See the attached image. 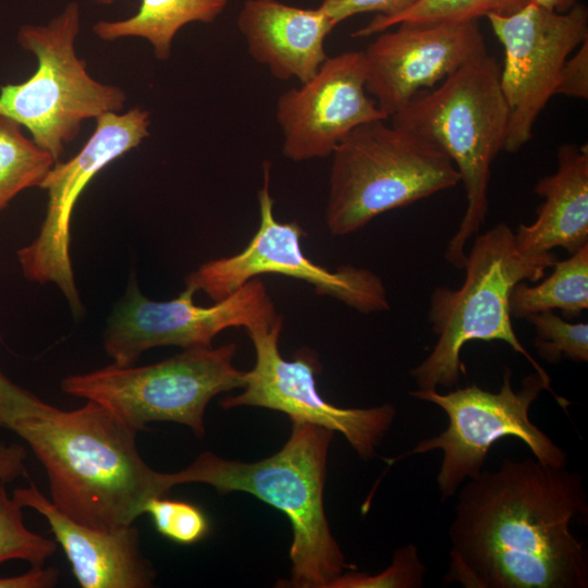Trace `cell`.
Wrapping results in <instances>:
<instances>
[{
    "mask_svg": "<svg viewBox=\"0 0 588 588\" xmlns=\"http://www.w3.org/2000/svg\"><path fill=\"white\" fill-rule=\"evenodd\" d=\"M583 476L536 458H503L462 487L449 528L445 584L464 588H587Z\"/></svg>",
    "mask_w": 588,
    "mask_h": 588,
    "instance_id": "1",
    "label": "cell"
},
{
    "mask_svg": "<svg viewBox=\"0 0 588 588\" xmlns=\"http://www.w3.org/2000/svg\"><path fill=\"white\" fill-rule=\"evenodd\" d=\"M10 430L44 466L52 503L79 524H134L150 499L167 494L162 473L137 450V430L94 401L71 411L41 401Z\"/></svg>",
    "mask_w": 588,
    "mask_h": 588,
    "instance_id": "2",
    "label": "cell"
},
{
    "mask_svg": "<svg viewBox=\"0 0 588 588\" xmlns=\"http://www.w3.org/2000/svg\"><path fill=\"white\" fill-rule=\"evenodd\" d=\"M333 431L292 421V432L280 451L257 462H240L204 452L186 468L162 473L167 492L199 482L219 493H249L287 516L293 530L291 579L296 588H330L347 567L331 534L323 507L327 457Z\"/></svg>",
    "mask_w": 588,
    "mask_h": 588,
    "instance_id": "3",
    "label": "cell"
},
{
    "mask_svg": "<svg viewBox=\"0 0 588 588\" xmlns=\"http://www.w3.org/2000/svg\"><path fill=\"white\" fill-rule=\"evenodd\" d=\"M501 68L487 53L468 62L431 90L417 94L391 124L429 143L455 166L466 192V209L448 243L445 260L464 268L466 246L488 213L491 166L503 150L509 108Z\"/></svg>",
    "mask_w": 588,
    "mask_h": 588,
    "instance_id": "4",
    "label": "cell"
},
{
    "mask_svg": "<svg viewBox=\"0 0 588 588\" xmlns=\"http://www.w3.org/2000/svg\"><path fill=\"white\" fill-rule=\"evenodd\" d=\"M555 261L550 253L527 256L514 232L501 222L477 235L466 254L461 287L437 286L428 318L438 336L429 355L411 370L420 390L456 385L464 372L461 352L471 341H502L523 355L548 383L551 378L518 340L510 313V296L522 281L537 282Z\"/></svg>",
    "mask_w": 588,
    "mask_h": 588,
    "instance_id": "5",
    "label": "cell"
},
{
    "mask_svg": "<svg viewBox=\"0 0 588 588\" xmlns=\"http://www.w3.org/2000/svg\"><path fill=\"white\" fill-rule=\"evenodd\" d=\"M384 121L356 127L331 155L324 217L333 235L358 231L387 211L461 182L446 155Z\"/></svg>",
    "mask_w": 588,
    "mask_h": 588,
    "instance_id": "6",
    "label": "cell"
},
{
    "mask_svg": "<svg viewBox=\"0 0 588 588\" xmlns=\"http://www.w3.org/2000/svg\"><path fill=\"white\" fill-rule=\"evenodd\" d=\"M81 11L76 1L45 25L26 24L17 32L22 49L37 60L34 74L19 84L0 86V114L25 127L56 162L81 133L85 121L121 112L126 91L95 79L76 52Z\"/></svg>",
    "mask_w": 588,
    "mask_h": 588,
    "instance_id": "7",
    "label": "cell"
},
{
    "mask_svg": "<svg viewBox=\"0 0 588 588\" xmlns=\"http://www.w3.org/2000/svg\"><path fill=\"white\" fill-rule=\"evenodd\" d=\"M511 378V369L504 366L498 392L477 384L444 394L437 390L411 391L413 397L439 406L448 415L449 425L438 436L421 440L391 463L408 455L441 450L437 483L442 501L452 498L466 479L482 470L491 446L503 438L519 439L542 464L566 467V452L531 422L529 409L543 390L549 391L563 409L571 403L559 396L537 371L526 375L517 390L513 389Z\"/></svg>",
    "mask_w": 588,
    "mask_h": 588,
    "instance_id": "8",
    "label": "cell"
},
{
    "mask_svg": "<svg viewBox=\"0 0 588 588\" xmlns=\"http://www.w3.org/2000/svg\"><path fill=\"white\" fill-rule=\"evenodd\" d=\"M236 344L189 347L147 366H110L69 376L64 393L94 401L142 430L149 422L172 421L205 434L204 415L216 395L245 384V371L235 368Z\"/></svg>",
    "mask_w": 588,
    "mask_h": 588,
    "instance_id": "9",
    "label": "cell"
},
{
    "mask_svg": "<svg viewBox=\"0 0 588 588\" xmlns=\"http://www.w3.org/2000/svg\"><path fill=\"white\" fill-rule=\"evenodd\" d=\"M270 173V162L266 161L258 192L260 221L253 238L242 252L203 264L186 278V285L218 302L260 274L277 273L305 281L318 294L339 299L359 313L388 310L383 281L371 270L350 265L330 270L304 255L303 228L295 221L280 222L274 218Z\"/></svg>",
    "mask_w": 588,
    "mask_h": 588,
    "instance_id": "10",
    "label": "cell"
},
{
    "mask_svg": "<svg viewBox=\"0 0 588 588\" xmlns=\"http://www.w3.org/2000/svg\"><path fill=\"white\" fill-rule=\"evenodd\" d=\"M486 17L504 50L500 86L509 124L503 150L516 152L531 139L539 114L555 96L566 59L588 39V10L576 3L558 13L530 2L515 13Z\"/></svg>",
    "mask_w": 588,
    "mask_h": 588,
    "instance_id": "11",
    "label": "cell"
},
{
    "mask_svg": "<svg viewBox=\"0 0 588 588\" xmlns=\"http://www.w3.org/2000/svg\"><path fill=\"white\" fill-rule=\"evenodd\" d=\"M195 292L186 285L177 297L157 302L143 296L136 284H132L105 331L103 345L112 364L134 365L145 351L158 346L209 347L213 338L225 329L247 330L271 324L280 317L258 278L208 307L194 303Z\"/></svg>",
    "mask_w": 588,
    "mask_h": 588,
    "instance_id": "12",
    "label": "cell"
},
{
    "mask_svg": "<svg viewBox=\"0 0 588 588\" xmlns=\"http://www.w3.org/2000/svg\"><path fill=\"white\" fill-rule=\"evenodd\" d=\"M149 111L142 107L98 117L83 148L70 160L56 162L40 186L48 193L45 219L37 237L17 250V260L26 279L57 284L76 315L83 306L70 257L75 204L98 172L149 136Z\"/></svg>",
    "mask_w": 588,
    "mask_h": 588,
    "instance_id": "13",
    "label": "cell"
},
{
    "mask_svg": "<svg viewBox=\"0 0 588 588\" xmlns=\"http://www.w3.org/2000/svg\"><path fill=\"white\" fill-rule=\"evenodd\" d=\"M282 327L280 316L271 324L246 330L255 347L256 363L245 371L243 392L224 399L222 407L257 406L282 412L292 421L341 432L363 460L371 458L395 418V407L384 404L342 408L323 400L316 389L315 376L320 370L317 356L302 348L294 359H284L279 351Z\"/></svg>",
    "mask_w": 588,
    "mask_h": 588,
    "instance_id": "14",
    "label": "cell"
},
{
    "mask_svg": "<svg viewBox=\"0 0 588 588\" xmlns=\"http://www.w3.org/2000/svg\"><path fill=\"white\" fill-rule=\"evenodd\" d=\"M363 50L366 89L388 118L487 53L478 21L400 23Z\"/></svg>",
    "mask_w": 588,
    "mask_h": 588,
    "instance_id": "15",
    "label": "cell"
},
{
    "mask_svg": "<svg viewBox=\"0 0 588 588\" xmlns=\"http://www.w3.org/2000/svg\"><path fill=\"white\" fill-rule=\"evenodd\" d=\"M283 155L295 162L331 156L356 127L388 120L366 89L363 51L328 57L317 73L277 101Z\"/></svg>",
    "mask_w": 588,
    "mask_h": 588,
    "instance_id": "16",
    "label": "cell"
},
{
    "mask_svg": "<svg viewBox=\"0 0 588 588\" xmlns=\"http://www.w3.org/2000/svg\"><path fill=\"white\" fill-rule=\"evenodd\" d=\"M12 497L22 507H30L46 518L81 587L148 588L154 585L157 574L142 551L139 531L134 524L112 529L79 524L61 513L34 482L14 489Z\"/></svg>",
    "mask_w": 588,
    "mask_h": 588,
    "instance_id": "17",
    "label": "cell"
},
{
    "mask_svg": "<svg viewBox=\"0 0 588 588\" xmlns=\"http://www.w3.org/2000/svg\"><path fill=\"white\" fill-rule=\"evenodd\" d=\"M247 51L279 79L311 78L328 56L324 41L335 25L319 9L279 0H245L236 20Z\"/></svg>",
    "mask_w": 588,
    "mask_h": 588,
    "instance_id": "18",
    "label": "cell"
},
{
    "mask_svg": "<svg viewBox=\"0 0 588 588\" xmlns=\"http://www.w3.org/2000/svg\"><path fill=\"white\" fill-rule=\"evenodd\" d=\"M556 157L555 172L535 186L543 198L535 221L514 233L517 249L527 256H544L555 247L573 254L588 244V146L562 144Z\"/></svg>",
    "mask_w": 588,
    "mask_h": 588,
    "instance_id": "19",
    "label": "cell"
},
{
    "mask_svg": "<svg viewBox=\"0 0 588 588\" xmlns=\"http://www.w3.org/2000/svg\"><path fill=\"white\" fill-rule=\"evenodd\" d=\"M228 0H140L137 12L124 20H101L93 33L103 41L137 37L147 40L160 61L171 58L177 32L189 23L215 22L224 11Z\"/></svg>",
    "mask_w": 588,
    "mask_h": 588,
    "instance_id": "20",
    "label": "cell"
},
{
    "mask_svg": "<svg viewBox=\"0 0 588 588\" xmlns=\"http://www.w3.org/2000/svg\"><path fill=\"white\" fill-rule=\"evenodd\" d=\"M551 267L552 273L540 283L522 281L514 286L510 296L513 318L560 309L569 319L588 308V244Z\"/></svg>",
    "mask_w": 588,
    "mask_h": 588,
    "instance_id": "21",
    "label": "cell"
},
{
    "mask_svg": "<svg viewBox=\"0 0 588 588\" xmlns=\"http://www.w3.org/2000/svg\"><path fill=\"white\" fill-rule=\"evenodd\" d=\"M54 163L16 121L0 114V211L22 191L40 187Z\"/></svg>",
    "mask_w": 588,
    "mask_h": 588,
    "instance_id": "22",
    "label": "cell"
},
{
    "mask_svg": "<svg viewBox=\"0 0 588 588\" xmlns=\"http://www.w3.org/2000/svg\"><path fill=\"white\" fill-rule=\"evenodd\" d=\"M531 0H418L407 10L393 15H376L368 24L353 33L368 37L405 23L478 21L488 14L507 15L517 12Z\"/></svg>",
    "mask_w": 588,
    "mask_h": 588,
    "instance_id": "23",
    "label": "cell"
},
{
    "mask_svg": "<svg viewBox=\"0 0 588 588\" xmlns=\"http://www.w3.org/2000/svg\"><path fill=\"white\" fill-rule=\"evenodd\" d=\"M22 506L0 485V565L21 560L32 566H44L57 550V542L29 530L23 518Z\"/></svg>",
    "mask_w": 588,
    "mask_h": 588,
    "instance_id": "24",
    "label": "cell"
},
{
    "mask_svg": "<svg viewBox=\"0 0 588 588\" xmlns=\"http://www.w3.org/2000/svg\"><path fill=\"white\" fill-rule=\"evenodd\" d=\"M536 330L534 344L540 358L556 364L562 358L578 363L588 360V324L571 322L554 310H546L526 317Z\"/></svg>",
    "mask_w": 588,
    "mask_h": 588,
    "instance_id": "25",
    "label": "cell"
},
{
    "mask_svg": "<svg viewBox=\"0 0 588 588\" xmlns=\"http://www.w3.org/2000/svg\"><path fill=\"white\" fill-rule=\"evenodd\" d=\"M144 514L150 516L161 536L180 544L196 543L210 530L209 519L198 505L164 495L150 499Z\"/></svg>",
    "mask_w": 588,
    "mask_h": 588,
    "instance_id": "26",
    "label": "cell"
},
{
    "mask_svg": "<svg viewBox=\"0 0 588 588\" xmlns=\"http://www.w3.org/2000/svg\"><path fill=\"white\" fill-rule=\"evenodd\" d=\"M427 567L422 563L418 548L406 544L399 548L391 565L377 575L347 572L339 576L330 588H419L425 583Z\"/></svg>",
    "mask_w": 588,
    "mask_h": 588,
    "instance_id": "27",
    "label": "cell"
},
{
    "mask_svg": "<svg viewBox=\"0 0 588 588\" xmlns=\"http://www.w3.org/2000/svg\"><path fill=\"white\" fill-rule=\"evenodd\" d=\"M418 0H322L319 9L336 26L344 20L360 13L376 12L381 16H393Z\"/></svg>",
    "mask_w": 588,
    "mask_h": 588,
    "instance_id": "28",
    "label": "cell"
},
{
    "mask_svg": "<svg viewBox=\"0 0 588 588\" xmlns=\"http://www.w3.org/2000/svg\"><path fill=\"white\" fill-rule=\"evenodd\" d=\"M555 95L588 99V39L563 64Z\"/></svg>",
    "mask_w": 588,
    "mask_h": 588,
    "instance_id": "29",
    "label": "cell"
},
{
    "mask_svg": "<svg viewBox=\"0 0 588 588\" xmlns=\"http://www.w3.org/2000/svg\"><path fill=\"white\" fill-rule=\"evenodd\" d=\"M41 402L32 392L10 380L0 369V428L11 429L21 416Z\"/></svg>",
    "mask_w": 588,
    "mask_h": 588,
    "instance_id": "30",
    "label": "cell"
},
{
    "mask_svg": "<svg viewBox=\"0 0 588 588\" xmlns=\"http://www.w3.org/2000/svg\"><path fill=\"white\" fill-rule=\"evenodd\" d=\"M27 452L23 445L0 441V482H12L26 476Z\"/></svg>",
    "mask_w": 588,
    "mask_h": 588,
    "instance_id": "31",
    "label": "cell"
},
{
    "mask_svg": "<svg viewBox=\"0 0 588 588\" xmlns=\"http://www.w3.org/2000/svg\"><path fill=\"white\" fill-rule=\"evenodd\" d=\"M59 576L56 567L32 566L26 573L0 577V588H51L58 584Z\"/></svg>",
    "mask_w": 588,
    "mask_h": 588,
    "instance_id": "32",
    "label": "cell"
},
{
    "mask_svg": "<svg viewBox=\"0 0 588 588\" xmlns=\"http://www.w3.org/2000/svg\"><path fill=\"white\" fill-rule=\"evenodd\" d=\"M531 2L547 10L563 13L578 3V0H531Z\"/></svg>",
    "mask_w": 588,
    "mask_h": 588,
    "instance_id": "33",
    "label": "cell"
},
{
    "mask_svg": "<svg viewBox=\"0 0 588 588\" xmlns=\"http://www.w3.org/2000/svg\"><path fill=\"white\" fill-rule=\"evenodd\" d=\"M90 1L98 5H110L120 0H90Z\"/></svg>",
    "mask_w": 588,
    "mask_h": 588,
    "instance_id": "34",
    "label": "cell"
}]
</instances>
